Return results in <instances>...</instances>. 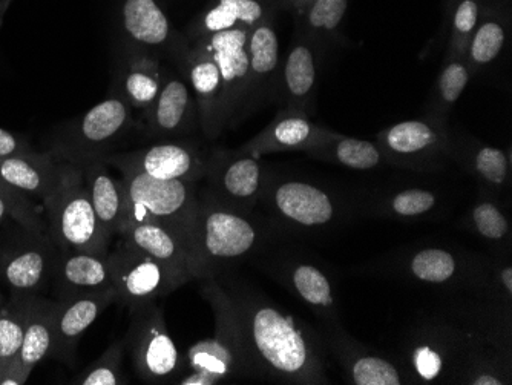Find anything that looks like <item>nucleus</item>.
I'll use <instances>...</instances> for the list:
<instances>
[{"label": "nucleus", "mask_w": 512, "mask_h": 385, "mask_svg": "<svg viewBox=\"0 0 512 385\" xmlns=\"http://www.w3.org/2000/svg\"><path fill=\"white\" fill-rule=\"evenodd\" d=\"M474 223L477 231L491 240H500L508 232V221L491 203H482L474 209Z\"/></svg>", "instance_id": "nucleus-40"}, {"label": "nucleus", "mask_w": 512, "mask_h": 385, "mask_svg": "<svg viewBox=\"0 0 512 385\" xmlns=\"http://www.w3.org/2000/svg\"><path fill=\"white\" fill-rule=\"evenodd\" d=\"M2 255H4V251H0V269H2ZM4 306V301H2V293H0V307Z\"/></svg>", "instance_id": "nucleus-47"}, {"label": "nucleus", "mask_w": 512, "mask_h": 385, "mask_svg": "<svg viewBox=\"0 0 512 385\" xmlns=\"http://www.w3.org/2000/svg\"><path fill=\"white\" fill-rule=\"evenodd\" d=\"M482 2V0H480ZM486 2H493V4H505L508 0H486Z\"/></svg>", "instance_id": "nucleus-48"}, {"label": "nucleus", "mask_w": 512, "mask_h": 385, "mask_svg": "<svg viewBox=\"0 0 512 385\" xmlns=\"http://www.w3.org/2000/svg\"><path fill=\"white\" fill-rule=\"evenodd\" d=\"M66 165L50 151L0 158V181L28 197L45 200L62 181Z\"/></svg>", "instance_id": "nucleus-13"}, {"label": "nucleus", "mask_w": 512, "mask_h": 385, "mask_svg": "<svg viewBox=\"0 0 512 385\" xmlns=\"http://www.w3.org/2000/svg\"><path fill=\"white\" fill-rule=\"evenodd\" d=\"M57 301L31 295L28 300L27 326L22 347L16 359L27 367H34L53 353L56 336Z\"/></svg>", "instance_id": "nucleus-24"}, {"label": "nucleus", "mask_w": 512, "mask_h": 385, "mask_svg": "<svg viewBox=\"0 0 512 385\" xmlns=\"http://www.w3.org/2000/svg\"><path fill=\"white\" fill-rule=\"evenodd\" d=\"M329 135L332 134L313 125L304 112L287 108L240 151L255 157L276 151H309Z\"/></svg>", "instance_id": "nucleus-16"}, {"label": "nucleus", "mask_w": 512, "mask_h": 385, "mask_svg": "<svg viewBox=\"0 0 512 385\" xmlns=\"http://www.w3.org/2000/svg\"><path fill=\"white\" fill-rule=\"evenodd\" d=\"M33 370L20 364L16 358L0 366V385H22L28 381Z\"/></svg>", "instance_id": "nucleus-43"}, {"label": "nucleus", "mask_w": 512, "mask_h": 385, "mask_svg": "<svg viewBox=\"0 0 512 385\" xmlns=\"http://www.w3.org/2000/svg\"><path fill=\"white\" fill-rule=\"evenodd\" d=\"M278 0H214L189 28V37L211 36L223 31H250L273 19Z\"/></svg>", "instance_id": "nucleus-17"}, {"label": "nucleus", "mask_w": 512, "mask_h": 385, "mask_svg": "<svg viewBox=\"0 0 512 385\" xmlns=\"http://www.w3.org/2000/svg\"><path fill=\"white\" fill-rule=\"evenodd\" d=\"M470 82V70L462 60H453L445 66L439 77V97L447 105H453L459 100L460 94Z\"/></svg>", "instance_id": "nucleus-37"}, {"label": "nucleus", "mask_w": 512, "mask_h": 385, "mask_svg": "<svg viewBox=\"0 0 512 385\" xmlns=\"http://www.w3.org/2000/svg\"><path fill=\"white\" fill-rule=\"evenodd\" d=\"M122 174L128 197L126 221L160 224L180 238L189 247L194 258L195 228L200 211L194 183L184 180H158L135 171H125Z\"/></svg>", "instance_id": "nucleus-4"}, {"label": "nucleus", "mask_w": 512, "mask_h": 385, "mask_svg": "<svg viewBox=\"0 0 512 385\" xmlns=\"http://www.w3.org/2000/svg\"><path fill=\"white\" fill-rule=\"evenodd\" d=\"M347 7L348 0H312L301 14L304 27L315 36H330L344 20Z\"/></svg>", "instance_id": "nucleus-32"}, {"label": "nucleus", "mask_w": 512, "mask_h": 385, "mask_svg": "<svg viewBox=\"0 0 512 385\" xmlns=\"http://www.w3.org/2000/svg\"><path fill=\"white\" fill-rule=\"evenodd\" d=\"M122 30L129 47L155 51L177 47L174 28L157 0H123L120 10Z\"/></svg>", "instance_id": "nucleus-15"}, {"label": "nucleus", "mask_w": 512, "mask_h": 385, "mask_svg": "<svg viewBox=\"0 0 512 385\" xmlns=\"http://www.w3.org/2000/svg\"><path fill=\"white\" fill-rule=\"evenodd\" d=\"M197 102L186 80L163 70L157 99L146 109L148 132L157 139H169L183 134L192 126L197 114Z\"/></svg>", "instance_id": "nucleus-12"}, {"label": "nucleus", "mask_w": 512, "mask_h": 385, "mask_svg": "<svg viewBox=\"0 0 512 385\" xmlns=\"http://www.w3.org/2000/svg\"><path fill=\"white\" fill-rule=\"evenodd\" d=\"M161 68L155 54L129 47L119 79L132 109H148L157 99L161 86Z\"/></svg>", "instance_id": "nucleus-25"}, {"label": "nucleus", "mask_w": 512, "mask_h": 385, "mask_svg": "<svg viewBox=\"0 0 512 385\" xmlns=\"http://www.w3.org/2000/svg\"><path fill=\"white\" fill-rule=\"evenodd\" d=\"M86 191L100 224L109 237L119 235L128 218V197L123 180L112 177L106 163H91L83 168Z\"/></svg>", "instance_id": "nucleus-20"}, {"label": "nucleus", "mask_w": 512, "mask_h": 385, "mask_svg": "<svg viewBox=\"0 0 512 385\" xmlns=\"http://www.w3.org/2000/svg\"><path fill=\"white\" fill-rule=\"evenodd\" d=\"M45 241L46 237H39L37 243L4 251L0 278L13 295H37L46 281L54 277L57 257Z\"/></svg>", "instance_id": "nucleus-14"}, {"label": "nucleus", "mask_w": 512, "mask_h": 385, "mask_svg": "<svg viewBox=\"0 0 512 385\" xmlns=\"http://www.w3.org/2000/svg\"><path fill=\"white\" fill-rule=\"evenodd\" d=\"M502 283L503 286L506 287L508 293L512 292V269L511 267H506L505 270H502Z\"/></svg>", "instance_id": "nucleus-46"}, {"label": "nucleus", "mask_w": 512, "mask_h": 385, "mask_svg": "<svg viewBox=\"0 0 512 385\" xmlns=\"http://www.w3.org/2000/svg\"><path fill=\"white\" fill-rule=\"evenodd\" d=\"M508 25L493 13L480 17L479 25L468 43V54L474 65H488L493 62L505 47Z\"/></svg>", "instance_id": "nucleus-30"}, {"label": "nucleus", "mask_w": 512, "mask_h": 385, "mask_svg": "<svg viewBox=\"0 0 512 385\" xmlns=\"http://www.w3.org/2000/svg\"><path fill=\"white\" fill-rule=\"evenodd\" d=\"M417 372L424 379H434L442 369V359L430 347H422L414 355Z\"/></svg>", "instance_id": "nucleus-41"}, {"label": "nucleus", "mask_w": 512, "mask_h": 385, "mask_svg": "<svg viewBox=\"0 0 512 385\" xmlns=\"http://www.w3.org/2000/svg\"><path fill=\"white\" fill-rule=\"evenodd\" d=\"M211 175L218 194L230 205L252 203L264 185L263 166L258 157L241 151L218 155L212 163Z\"/></svg>", "instance_id": "nucleus-19"}, {"label": "nucleus", "mask_w": 512, "mask_h": 385, "mask_svg": "<svg viewBox=\"0 0 512 385\" xmlns=\"http://www.w3.org/2000/svg\"><path fill=\"white\" fill-rule=\"evenodd\" d=\"M414 277L427 283H445L456 272L453 255L442 249H425L413 258L411 263Z\"/></svg>", "instance_id": "nucleus-34"}, {"label": "nucleus", "mask_w": 512, "mask_h": 385, "mask_svg": "<svg viewBox=\"0 0 512 385\" xmlns=\"http://www.w3.org/2000/svg\"><path fill=\"white\" fill-rule=\"evenodd\" d=\"M381 140L388 154L399 158H417L442 148L445 135L433 123L408 120L391 126L381 135Z\"/></svg>", "instance_id": "nucleus-26"}, {"label": "nucleus", "mask_w": 512, "mask_h": 385, "mask_svg": "<svg viewBox=\"0 0 512 385\" xmlns=\"http://www.w3.org/2000/svg\"><path fill=\"white\" fill-rule=\"evenodd\" d=\"M123 344L131 355L135 372L145 382L166 381L180 370V353L155 303L129 309V327Z\"/></svg>", "instance_id": "nucleus-8"}, {"label": "nucleus", "mask_w": 512, "mask_h": 385, "mask_svg": "<svg viewBox=\"0 0 512 385\" xmlns=\"http://www.w3.org/2000/svg\"><path fill=\"white\" fill-rule=\"evenodd\" d=\"M119 237L165 264L184 280L195 277L194 258L189 247L160 224L126 221Z\"/></svg>", "instance_id": "nucleus-18"}, {"label": "nucleus", "mask_w": 512, "mask_h": 385, "mask_svg": "<svg viewBox=\"0 0 512 385\" xmlns=\"http://www.w3.org/2000/svg\"><path fill=\"white\" fill-rule=\"evenodd\" d=\"M260 240L255 224L234 209L200 205L194 240L195 277L209 275L215 264L246 257Z\"/></svg>", "instance_id": "nucleus-7"}, {"label": "nucleus", "mask_w": 512, "mask_h": 385, "mask_svg": "<svg viewBox=\"0 0 512 385\" xmlns=\"http://www.w3.org/2000/svg\"><path fill=\"white\" fill-rule=\"evenodd\" d=\"M434 203H436V197L431 192L410 189L396 195L391 201V208L396 214L404 217H416L433 209Z\"/></svg>", "instance_id": "nucleus-39"}, {"label": "nucleus", "mask_w": 512, "mask_h": 385, "mask_svg": "<svg viewBox=\"0 0 512 385\" xmlns=\"http://www.w3.org/2000/svg\"><path fill=\"white\" fill-rule=\"evenodd\" d=\"M476 385H502L503 382H500V379L494 378V376L483 375L479 376L476 381L473 382Z\"/></svg>", "instance_id": "nucleus-45"}, {"label": "nucleus", "mask_w": 512, "mask_h": 385, "mask_svg": "<svg viewBox=\"0 0 512 385\" xmlns=\"http://www.w3.org/2000/svg\"><path fill=\"white\" fill-rule=\"evenodd\" d=\"M477 172L493 185H503L508 177V157L505 152L493 146H483L476 154Z\"/></svg>", "instance_id": "nucleus-38"}, {"label": "nucleus", "mask_w": 512, "mask_h": 385, "mask_svg": "<svg viewBox=\"0 0 512 385\" xmlns=\"http://www.w3.org/2000/svg\"><path fill=\"white\" fill-rule=\"evenodd\" d=\"M457 0H448V11L453 10L454 5H456Z\"/></svg>", "instance_id": "nucleus-49"}, {"label": "nucleus", "mask_w": 512, "mask_h": 385, "mask_svg": "<svg viewBox=\"0 0 512 385\" xmlns=\"http://www.w3.org/2000/svg\"><path fill=\"white\" fill-rule=\"evenodd\" d=\"M34 151L27 140L13 132L0 128V158L14 157V155L27 154Z\"/></svg>", "instance_id": "nucleus-42"}, {"label": "nucleus", "mask_w": 512, "mask_h": 385, "mask_svg": "<svg viewBox=\"0 0 512 385\" xmlns=\"http://www.w3.org/2000/svg\"><path fill=\"white\" fill-rule=\"evenodd\" d=\"M102 162L114 166L120 172H142L158 180H184L192 183L207 168L197 149L172 142L158 143L126 154H109L102 158Z\"/></svg>", "instance_id": "nucleus-10"}, {"label": "nucleus", "mask_w": 512, "mask_h": 385, "mask_svg": "<svg viewBox=\"0 0 512 385\" xmlns=\"http://www.w3.org/2000/svg\"><path fill=\"white\" fill-rule=\"evenodd\" d=\"M123 355H125V344H111L91 366L86 367L85 372L74 379L77 385H122L126 384L125 373H123Z\"/></svg>", "instance_id": "nucleus-31"}, {"label": "nucleus", "mask_w": 512, "mask_h": 385, "mask_svg": "<svg viewBox=\"0 0 512 385\" xmlns=\"http://www.w3.org/2000/svg\"><path fill=\"white\" fill-rule=\"evenodd\" d=\"M451 17V43L454 51L463 53L467 50L471 36L479 25L482 17V4L480 0H457Z\"/></svg>", "instance_id": "nucleus-35"}, {"label": "nucleus", "mask_w": 512, "mask_h": 385, "mask_svg": "<svg viewBox=\"0 0 512 385\" xmlns=\"http://www.w3.org/2000/svg\"><path fill=\"white\" fill-rule=\"evenodd\" d=\"M292 281L296 292L307 303L312 306H332V287L321 270L307 264L298 266L293 270Z\"/></svg>", "instance_id": "nucleus-33"}, {"label": "nucleus", "mask_w": 512, "mask_h": 385, "mask_svg": "<svg viewBox=\"0 0 512 385\" xmlns=\"http://www.w3.org/2000/svg\"><path fill=\"white\" fill-rule=\"evenodd\" d=\"M250 362L283 378L301 375L310 361L309 346L290 318L258 301L235 304Z\"/></svg>", "instance_id": "nucleus-3"}, {"label": "nucleus", "mask_w": 512, "mask_h": 385, "mask_svg": "<svg viewBox=\"0 0 512 385\" xmlns=\"http://www.w3.org/2000/svg\"><path fill=\"white\" fill-rule=\"evenodd\" d=\"M43 208L48 235L62 251L109 254L112 238L92 208L82 168L66 165L60 185L43 200Z\"/></svg>", "instance_id": "nucleus-5"}, {"label": "nucleus", "mask_w": 512, "mask_h": 385, "mask_svg": "<svg viewBox=\"0 0 512 385\" xmlns=\"http://www.w3.org/2000/svg\"><path fill=\"white\" fill-rule=\"evenodd\" d=\"M249 109L269 94L279 65V42L272 19L249 31Z\"/></svg>", "instance_id": "nucleus-22"}, {"label": "nucleus", "mask_w": 512, "mask_h": 385, "mask_svg": "<svg viewBox=\"0 0 512 385\" xmlns=\"http://www.w3.org/2000/svg\"><path fill=\"white\" fill-rule=\"evenodd\" d=\"M309 151L335 160L347 168L361 169V171L375 168L381 163L382 158L381 151L375 143L335 134L329 135Z\"/></svg>", "instance_id": "nucleus-28"}, {"label": "nucleus", "mask_w": 512, "mask_h": 385, "mask_svg": "<svg viewBox=\"0 0 512 385\" xmlns=\"http://www.w3.org/2000/svg\"><path fill=\"white\" fill-rule=\"evenodd\" d=\"M131 128L132 106L119 79H115L108 96L79 119L62 126L46 151L83 169L111 154V149L122 142Z\"/></svg>", "instance_id": "nucleus-2"}, {"label": "nucleus", "mask_w": 512, "mask_h": 385, "mask_svg": "<svg viewBox=\"0 0 512 385\" xmlns=\"http://www.w3.org/2000/svg\"><path fill=\"white\" fill-rule=\"evenodd\" d=\"M353 378L358 385H399L398 370L381 358H361L353 367Z\"/></svg>", "instance_id": "nucleus-36"}, {"label": "nucleus", "mask_w": 512, "mask_h": 385, "mask_svg": "<svg viewBox=\"0 0 512 385\" xmlns=\"http://www.w3.org/2000/svg\"><path fill=\"white\" fill-rule=\"evenodd\" d=\"M310 2H312V0H284V4H286L290 10L295 11V14H298V16H301V14L306 11Z\"/></svg>", "instance_id": "nucleus-44"}, {"label": "nucleus", "mask_w": 512, "mask_h": 385, "mask_svg": "<svg viewBox=\"0 0 512 385\" xmlns=\"http://www.w3.org/2000/svg\"><path fill=\"white\" fill-rule=\"evenodd\" d=\"M108 260L117 303L128 309L154 303L186 281L122 238L114 251L108 254Z\"/></svg>", "instance_id": "nucleus-9"}, {"label": "nucleus", "mask_w": 512, "mask_h": 385, "mask_svg": "<svg viewBox=\"0 0 512 385\" xmlns=\"http://www.w3.org/2000/svg\"><path fill=\"white\" fill-rule=\"evenodd\" d=\"M31 295H11L0 307V366L16 358L27 326L28 300Z\"/></svg>", "instance_id": "nucleus-29"}, {"label": "nucleus", "mask_w": 512, "mask_h": 385, "mask_svg": "<svg viewBox=\"0 0 512 385\" xmlns=\"http://www.w3.org/2000/svg\"><path fill=\"white\" fill-rule=\"evenodd\" d=\"M315 51L310 43L298 42L290 48L283 68V93L287 108H306L316 83Z\"/></svg>", "instance_id": "nucleus-27"}, {"label": "nucleus", "mask_w": 512, "mask_h": 385, "mask_svg": "<svg viewBox=\"0 0 512 385\" xmlns=\"http://www.w3.org/2000/svg\"><path fill=\"white\" fill-rule=\"evenodd\" d=\"M112 303H117L114 287L57 301L56 336L51 356L73 367L83 333Z\"/></svg>", "instance_id": "nucleus-11"}, {"label": "nucleus", "mask_w": 512, "mask_h": 385, "mask_svg": "<svg viewBox=\"0 0 512 385\" xmlns=\"http://www.w3.org/2000/svg\"><path fill=\"white\" fill-rule=\"evenodd\" d=\"M247 37L249 31H223L180 39L174 48L209 137H217L249 111Z\"/></svg>", "instance_id": "nucleus-1"}, {"label": "nucleus", "mask_w": 512, "mask_h": 385, "mask_svg": "<svg viewBox=\"0 0 512 385\" xmlns=\"http://www.w3.org/2000/svg\"><path fill=\"white\" fill-rule=\"evenodd\" d=\"M206 293L217 315V335L211 339H204L189 350L188 362L191 372L184 375L178 384H218L252 364L247 355L234 301L215 284L207 286Z\"/></svg>", "instance_id": "nucleus-6"}, {"label": "nucleus", "mask_w": 512, "mask_h": 385, "mask_svg": "<svg viewBox=\"0 0 512 385\" xmlns=\"http://www.w3.org/2000/svg\"><path fill=\"white\" fill-rule=\"evenodd\" d=\"M59 300L112 286L108 255L62 251L54 269Z\"/></svg>", "instance_id": "nucleus-21"}, {"label": "nucleus", "mask_w": 512, "mask_h": 385, "mask_svg": "<svg viewBox=\"0 0 512 385\" xmlns=\"http://www.w3.org/2000/svg\"><path fill=\"white\" fill-rule=\"evenodd\" d=\"M4 186H8V185H5V183H2V181H0V188H4Z\"/></svg>", "instance_id": "nucleus-50"}, {"label": "nucleus", "mask_w": 512, "mask_h": 385, "mask_svg": "<svg viewBox=\"0 0 512 385\" xmlns=\"http://www.w3.org/2000/svg\"><path fill=\"white\" fill-rule=\"evenodd\" d=\"M273 203L279 214L302 226H319L333 217L329 195L302 181H286L276 186Z\"/></svg>", "instance_id": "nucleus-23"}]
</instances>
